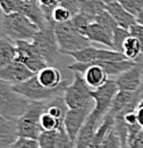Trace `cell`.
Listing matches in <instances>:
<instances>
[{
    "label": "cell",
    "mask_w": 143,
    "mask_h": 148,
    "mask_svg": "<svg viewBox=\"0 0 143 148\" xmlns=\"http://www.w3.org/2000/svg\"><path fill=\"white\" fill-rule=\"evenodd\" d=\"M39 30L35 23L22 13L3 14L0 21V34L14 41H32Z\"/></svg>",
    "instance_id": "6da1fadb"
},
{
    "label": "cell",
    "mask_w": 143,
    "mask_h": 148,
    "mask_svg": "<svg viewBox=\"0 0 143 148\" xmlns=\"http://www.w3.org/2000/svg\"><path fill=\"white\" fill-rule=\"evenodd\" d=\"M30 105V100L15 91L14 87L0 80V117L17 120Z\"/></svg>",
    "instance_id": "7a4b0ae2"
},
{
    "label": "cell",
    "mask_w": 143,
    "mask_h": 148,
    "mask_svg": "<svg viewBox=\"0 0 143 148\" xmlns=\"http://www.w3.org/2000/svg\"><path fill=\"white\" fill-rule=\"evenodd\" d=\"M54 30L60 51L64 55L81 50L91 45L89 38L76 30L72 19L65 23H54Z\"/></svg>",
    "instance_id": "3957f363"
},
{
    "label": "cell",
    "mask_w": 143,
    "mask_h": 148,
    "mask_svg": "<svg viewBox=\"0 0 143 148\" xmlns=\"http://www.w3.org/2000/svg\"><path fill=\"white\" fill-rule=\"evenodd\" d=\"M46 108V101H30L25 113L16 120L18 137L37 140L41 132V115Z\"/></svg>",
    "instance_id": "277c9868"
},
{
    "label": "cell",
    "mask_w": 143,
    "mask_h": 148,
    "mask_svg": "<svg viewBox=\"0 0 143 148\" xmlns=\"http://www.w3.org/2000/svg\"><path fill=\"white\" fill-rule=\"evenodd\" d=\"M68 84H69V82L67 80H65L60 87H58L56 89H49L47 87H43L39 82L36 74H34L29 80H26L22 83L15 84L13 87L16 92H18L20 96H23L24 98H26L30 101H46L56 96L64 95V91Z\"/></svg>",
    "instance_id": "5b68a950"
},
{
    "label": "cell",
    "mask_w": 143,
    "mask_h": 148,
    "mask_svg": "<svg viewBox=\"0 0 143 148\" xmlns=\"http://www.w3.org/2000/svg\"><path fill=\"white\" fill-rule=\"evenodd\" d=\"M73 73V81L66 87L63 95L68 108L72 110L94 105V100L92 98V89L86 83L83 74L77 72Z\"/></svg>",
    "instance_id": "8992f818"
},
{
    "label": "cell",
    "mask_w": 143,
    "mask_h": 148,
    "mask_svg": "<svg viewBox=\"0 0 143 148\" xmlns=\"http://www.w3.org/2000/svg\"><path fill=\"white\" fill-rule=\"evenodd\" d=\"M32 42L49 66L56 64L61 55V51L54 34V25L43 30H39V32L32 39Z\"/></svg>",
    "instance_id": "52a82bcc"
},
{
    "label": "cell",
    "mask_w": 143,
    "mask_h": 148,
    "mask_svg": "<svg viewBox=\"0 0 143 148\" xmlns=\"http://www.w3.org/2000/svg\"><path fill=\"white\" fill-rule=\"evenodd\" d=\"M118 87L115 80H109L100 88L92 89V98L94 100V107L92 110V114L97 116L99 120L104 121L105 116L111 107L112 100L118 92Z\"/></svg>",
    "instance_id": "ba28073f"
},
{
    "label": "cell",
    "mask_w": 143,
    "mask_h": 148,
    "mask_svg": "<svg viewBox=\"0 0 143 148\" xmlns=\"http://www.w3.org/2000/svg\"><path fill=\"white\" fill-rule=\"evenodd\" d=\"M16 46L17 59L33 73L36 74L44 67L49 66L32 41H16Z\"/></svg>",
    "instance_id": "9c48e42d"
},
{
    "label": "cell",
    "mask_w": 143,
    "mask_h": 148,
    "mask_svg": "<svg viewBox=\"0 0 143 148\" xmlns=\"http://www.w3.org/2000/svg\"><path fill=\"white\" fill-rule=\"evenodd\" d=\"M136 62L138 63L133 67H131L122 74L117 75L115 81L118 87V90H121V91H138L139 88L141 87L143 74L142 56H140Z\"/></svg>",
    "instance_id": "30bf717a"
},
{
    "label": "cell",
    "mask_w": 143,
    "mask_h": 148,
    "mask_svg": "<svg viewBox=\"0 0 143 148\" xmlns=\"http://www.w3.org/2000/svg\"><path fill=\"white\" fill-rule=\"evenodd\" d=\"M93 107L94 105H90V106L80 107V108H72L67 112L64 120V129L74 143L76 140V137L80 130L82 129L83 124L85 123L86 119L91 114Z\"/></svg>",
    "instance_id": "8fae6325"
},
{
    "label": "cell",
    "mask_w": 143,
    "mask_h": 148,
    "mask_svg": "<svg viewBox=\"0 0 143 148\" xmlns=\"http://www.w3.org/2000/svg\"><path fill=\"white\" fill-rule=\"evenodd\" d=\"M34 74L35 73H33L30 69H27L22 62H19L16 58L9 65L0 69V80L12 86H15L29 80Z\"/></svg>",
    "instance_id": "7c38bea8"
},
{
    "label": "cell",
    "mask_w": 143,
    "mask_h": 148,
    "mask_svg": "<svg viewBox=\"0 0 143 148\" xmlns=\"http://www.w3.org/2000/svg\"><path fill=\"white\" fill-rule=\"evenodd\" d=\"M101 122H102L101 120H99L97 116H94L91 113L76 137L75 148H89L90 144L92 143L94 134L99 128V125L101 124Z\"/></svg>",
    "instance_id": "4fadbf2b"
},
{
    "label": "cell",
    "mask_w": 143,
    "mask_h": 148,
    "mask_svg": "<svg viewBox=\"0 0 143 148\" xmlns=\"http://www.w3.org/2000/svg\"><path fill=\"white\" fill-rule=\"evenodd\" d=\"M106 10L112 16V18L117 23V25L123 29L129 30L134 24L138 23L136 17L132 15L131 13H128L118 1L106 5Z\"/></svg>",
    "instance_id": "5bb4252c"
},
{
    "label": "cell",
    "mask_w": 143,
    "mask_h": 148,
    "mask_svg": "<svg viewBox=\"0 0 143 148\" xmlns=\"http://www.w3.org/2000/svg\"><path fill=\"white\" fill-rule=\"evenodd\" d=\"M16 120H7L0 117V148H10L17 140Z\"/></svg>",
    "instance_id": "9a60e30c"
},
{
    "label": "cell",
    "mask_w": 143,
    "mask_h": 148,
    "mask_svg": "<svg viewBox=\"0 0 143 148\" xmlns=\"http://www.w3.org/2000/svg\"><path fill=\"white\" fill-rule=\"evenodd\" d=\"M86 37L89 38L91 42L101 43L112 49V32L107 30L104 25L98 22H92L86 31Z\"/></svg>",
    "instance_id": "2e32d148"
},
{
    "label": "cell",
    "mask_w": 143,
    "mask_h": 148,
    "mask_svg": "<svg viewBox=\"0 0 143 148\" xmlns=\"http://www.w3.org/2000/svg\"><path fill=\"white\" fill-rule=\"evenodd\" d=\"M17 58L16 41L0 34V69L9 65Z\"/></svg>",
    "instance_id": "e0dca14e"
},
{
    "label": "cell",
    "mask_w": 143,
    "mask_h": 148,
    "mask_svg": "<svg viewBox=\"0 0 143 148\" xmlns=\"http://www.w3.org/2000/svg\"><path fill=\"white\" fill-rule=\"evenodd\" d=\"M36 76L39 79V82L49 89H56L60 87L65 80H63L61 73L58 69L54 66H47L40 72L36 73Z\"/></svg>",
    "instance_id": "ac0fdd59"
},
{
    "label": "cell",
    "mask_w": 143,
    "mask_h": 148,
    "mask_svg": "<svg viewBox=\"0 0 143 148\" xmlns=\"http://www.w3.org/2000/svg\"><path fill=\"white\" fill-rule=\"evenodd\" d=\"M68 106L64 99V96L60 95V96H56L54 98L49 99V100H46V108L44 112L49 113L50 115L54 116L57 120H59L60 122L64 123V120H65V116L68 112Z\"/></svg>",
    "instance_id": "d6986e66"
},
{
    "label": "cell",
    "mask_w": 143,
    "mask_h": 148,
    "mask_svg": "<svg viewBox=\"0 0 143 148\" xmlns=\"http://www.w3.org/2000/svg\"><path fill=\"white\" fill-rule=\"evenodd\" d=\"M101 51H102L101 48H95V47L89 46L81 50L69 53L68 55L72 56L75 59V62H77V63H91L94 60H100Z\"/></svg>",
    "instance_id": "ffe728a7"
},
{
    "label": "cell",
    "mask_w": 143,
    "mask_h": 148,
    "mask_svg": "<svg viewBox=\"0 0 143 148\" xmlns=\"http://www.w3.org/2000/svg\"><path fill=\"white\" fill-rule=\"evenodd\" d=\"M115 124V119L112 116H109V115H106L104 121L101 122V124L99 125V128L97 130L95 134H94V138L92 140V143L90 144L89 148H100L107 133L110 131V129L114 127Z\"/></svg>",
    "instance_id": "44dd1931"
},
{
    "label": "cell",
    "mask_w": 143,
    "mask_h": 148,
    "mask_svg": "<svg viewBox=\"0 0 143 148\" xmlns=\"http://www.w3.org/2000/svg\"><path fill=\"white\" fill-rule=\"evenodd\" d=\"M80 12H83L94 17L101 12L106 10V3L104 0H78Z\"/></svg>",
    "instance_id": "7402d4cb"
},
{
    "label": "cell",
    "mask_w": 143,
    "mask_h": 148,
    "mask_svg": "<svg viewBox=\"0 0 143 148\" xmlns=\"http://www.w3.org/2000/svg\"><path fill=\"white\" fill-rule=\"evenodd\" d=\"M123 54L126 56L127 59L138 60V58L142 54V49H141V45L136 38L129 36L126 39L124 45H123Z\"/></svg>",
    "instance_id": "603a6c76"
},
{
    "label": "cell",
    "mask_w": 143,
    "mask_h": 148,
    "mask_svg": "<svg viewBox=\"0 0 143 148\" xmlns=\"http://www.w3.org/2000/svg\"><path fill=\"white\" fill-rule=\"evenodd\" d=\"M72 22H73L74 26L76 27V30H77L80 33H82L83 36H85V34H86V31H88V29H89L90 24H91L92 22H94V17L90 16V15L83 13V12H78L76 15H74V16L72 17ZM85 37H86V36H85Z\"/></svg>",
    "instance_id": "cb8c5ba5"
},
{
    "label": "cell",
    "mask_w": 143,
    "mask_h": 148,
    "mask_svg": "<svg viewBox=\"0 0 143 148\" xmlns=\"http://www.w3.org/2000/svg\"><path fill=\"white\" fill-rule=\"evenodd\" d=\"M58 131H42L37 138L39 148H57L58 143Z\"/></svg>",
    "instance_id": "d4e9b609"
},
{
    "label": "cell",
    "mask_w": 143,
    "mask_h": 148,
    "mask_svg": "<svg viewBox=\"0 0 143 148\" xmlns=\"http://www.w3.org/2000/svg\"><path fill=\"white\" fill-rule=\"evenodd\" d=\"M41 128L43 131H58L64 128V123L57 120L54 116L50 115L47 112H43L41 115Z\"/></svg>",
    "instance_id": "484cf974"
},
{
    "label": "cell",
    "mask_w": 143,
    "mask_h": 148,
    "mask_svg": "<svg viewBox=\"0 0 143 148\" xmlns=\"http://www.w3.org/2000/svg\"><path fill=\"white\" fill-rule=\"evenodd\" d=\"M131 36L129 30L117 26L112 33V49L119 53H123V45L125 40Z\"/></svg>",
    "instance_id": "4316f807"
},
{
    "label": "cell",
    "mask_w": 143,
    "mask_h": 148,
    "mask_svg": "<svg viewBox=\"0 0 143 148\" xmlns=\"http://www.w3.org/2000/svg\"><path fill=\"white\" fill-rule=\"evenodd\" d=\"M100 148H125L119 134L117 133V131L115 130L114 127L107 133Z\"/></svg>",
    "instance_id": "83f0119b"
},
{
    "label": "cell",
    "mask_w": 143,
    "mask_h": 148,
    "mask_svg": "<svg viewBox=\"0 0 143 148\" xmlns=\"http://www.w3.org/2000/svg\"><path fill=\"white\" fill-rule=\"evenodd\" d=\"M24 7L23 0H0V9L3 14L22 13Z\"/></svg>",
    "instance_id": "f1b7e54d"
},
{
    "label": "cell",
    "mask_w": 143,
    "mask_h": 148,
    "mask_svg": "<svg viewBox=\"0 0 143 148\" xmlns=\"http://www.w3.org/2000/svg\"><path fill=\"white\" fill-rule=\"evenodd\" d=\"M52 22L54 23H65L71 21L73 17V14L71 13L69 9H67L64 6H57L52 12Z\"/></svg>",
    "instance_id": "f546056e"
},
{
    "label": "cell",
    "mask_w": 143,
    "mask_h": 148,
    "mask_svg": "<svg viewBox=\"0 0 143 148\" xmlns=\"http://www.w3.org/2000/svg\"><path fill=\"white\" fill-rule=\"evenodd\" d=\"M94 21L98 22V23H100L101 25H104L107 30H109V31L112 32V33H114L115 29L118 26L117 23L115 22V19L112 18V16L108 13L107 10H104V12H101L100 14H98V15L95 16Z\"/></svg>",
    "instance_id": "4dcf8cb0"
},
{
    "label": "cell",
    "mask_w": 143,
    "mask_h": 148,
    "mask_svg": "<svg viewBox=\"0 0 143 148\" xmlns=\"http://www.w3.org/2000/svg\"><path fill=\"white\" fill-rule=\"evenodd\" d=\"M118 2L135 17L143 10V0H118Z\"/></svg>",
    "instance_id": "1f68e13d"
},
{
    "label": "cell",
    "mask_w": 143,
    "mask_h": 148,
    "mask_svg": "<svg viewBox=\"0 0 143 148\" xmlns=\"http://www.w3.org/2000/svg\"><path fill=\"white\" fill-rule=\"evenodd\" d=\"M57 148H75V143L69 138V136L67 134L64 128L59 130Z\"/></svg>",
    "instance_id": "d6a6232c"
},
{
    "label": "cell",
    "mask_w": 143,
    "mask_h": 148,
    "mask_svg": "<svg viewBox=\"0 0 143 148\" xmlns=\"http://www.w3.org/2000/svg\"><path fill=\"white\" fill-rule=\"evenodd\" d=\"M10 148H39V144L37 140L34 139L18 137L17 140L10 146Z\"/></svg>",
    "instance_id": "836d02e7"
},
{
    "label": "cell",
    "mask_w": 143,
    "mask_h": 148,
    "mask_svg": "<svg viewBox=\"0 0 143 148\" xmlns=\"http://www.w3.org/2000/svg\"><path fill=\"white\" fill-rule=\"evenodd\" d=\"M129 33H131V36L135 37L139 40V42H140V45H141V49H142L141 56L143 57V25L142 24H139V23L134 24V25L129 29Z\"/></svg>",
    "instance_id": "e575fe53"
},
{
    "label": "cell",
    "mask_w": 143,
    "mask_h": 148,
    "mask_svg": "<svg viewBox=\"0 0 143 148\" xmlns=\"http://www.w3.org/2000/svg\"><path fill=\"white\" fill-rule=\"evenodd\" d=\"M136 115H138V124L143 129V106H138Z\"/></svg>",
    "instance_id": "d590c367"
},
{
    "label": "cell",
    "mask_w": 143,
    "mask_h": 148,
    "mask_svg": "<svg viewBox=\"0 0 143 148\" xmlns=\"http://www.w3.org/2000/svg\"><path fill=\"white\" fill-rule=\"evenodd\" d=\"M138 93H139L140 98L142 99V98H143V74H142V82H141V87L139 88V90H138Z\"/></svg>",
    "instance_id": "8d00e7d4"
},
{
    "label": "cell",
    "mask_w": 143,
    "mask_h": 148,
    "mask_svg": "<svg viewBox=\"0 0 143 148\" xmlns=\"http://www.w3.org/2000/svg\"><path fill=\"white\" fill-rule=\"evenodd\" d=\"M136 21H138V23H139V24H142L143 25V10L139 14V15H138V16H136Z\"/></svg>",
    "instance_id": "74e56055"
},
{
    "label": "cell",
    "mask_w": 143,
    "mask_h": 148,
    "mask_svg": "<svg viewBox=\"0 0 143 148\" xmlns=\"http://www.w3.org/2000/svg\"><path fill=\"white\" fill-rule=\"evenodd\" d=\"M105 1V3L108 5V3H111V2H115V1H118V0H104Z\"/></svg>",
    "instance_id": "f35d334b"
},
{
    "label": "cell",
    "mask_w": 143,
    "mask_h": 148,
    "mask_svg": "<svg viewBox=\"0 0 143 148\" xmlns=\"http://www.w3.org/2000/svg\"><path fill=\"white\" fill-rule=\"evenodd\" d=\"M139 106H143V98L140 100V103H139Z\"/></svg>",
    "instance_id": "ab89813d"
},
{
    "label": "cell",
    "mask_w": 143,
    "mask_h": 148,
    "mask_svg": "<svg viewBox=\"0 0 143 148\" xmlns=\"http://www.w3.org/2000/svg\"><path fill=\"white\" fill-rule=\"evenodd\" d=\"M24 2H29V1H32V0H23Z\"/></svg>",
    "instance_id": "60d3db41"
}]
</instances>
